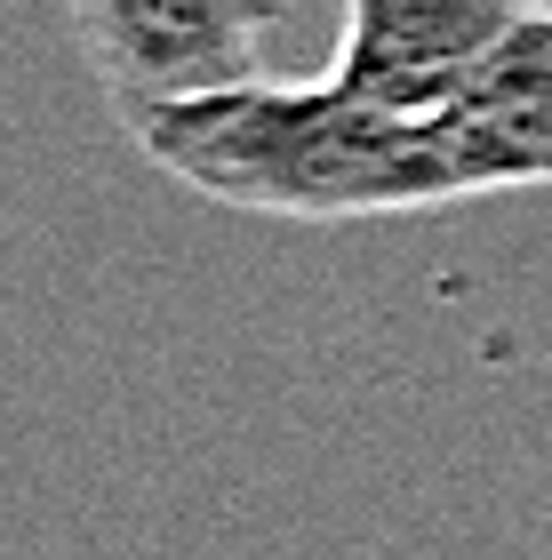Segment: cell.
<instances>
[{
	"label": "cell",
	"instance_id": "6da1fadb",
	"mask_svg": "<svg viewBox=\"0 0 552 560\" xmlns=\"http://www.w3.org/2000/svg\"><path fill=\"white\" fill-rule=\"evenodd\" d=\"M129 137L185 192L248 217L337 224V217H409L457 200L433 120L368 105L337 72H320V81L248 72L233 89L129 113Z\"/></svg>",
	"mask_w": 552,
	"mask_h": 560
},
{
	"label": "cell",
	"instance_id": "7a4b0ae2",
	"mask_svg": "<svg viewBox=\"0 0 552 560\" xmlns=\"http://www.w3.org/2000/svg\"><path fill=\"white\" fill-rule=\"evenodd\" d=\"M64 16L113 105L153 113L248 81L272 0H64Z\"/></svg>",
	"mask_w": 552,
	"mask_h": 560
},
{
	"label": "cell",
	"instance_id": "3957f363",
	"mask_svg": "<svg viewBox=\"0 0 552 560\" xmlns=\"http://www.w3.org/2000/svg\"><path fill=\"white\" fill-rule=\"evenodd\" d=\"M537 0H344V40H337V81L385 113H441L448 96L472 89L513 24Z\"/></svg>",
	"mask_w": 552,
	"mask_h": 560
},
{
	"label": "cell",
	"instance_id": "277c9868",
	"mask_svg": "<svg viewBox=\"0 0 552 560\" xmlns=\"http://www.w3.org/2000/svg\"><path fill=\"white\" fill-rule=\"evenodd\" d=\"M424 120H433L457 200L552 185V0H537L513 24V40L472 72V89Z\"/></svg>",
	"mask_w": 552,
	"mask_h": 560
}]
</instances>
